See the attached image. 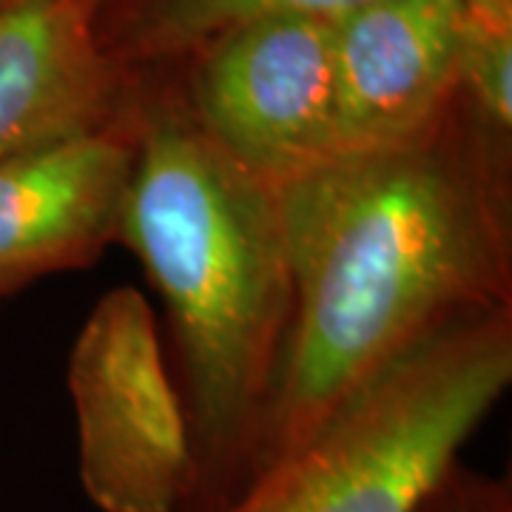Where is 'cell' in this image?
<instances>
[{
    "instance_id": "3957f363",
    "label": "cell",
    "mask_w": 512,
    "mask_h": 512,
    "mask_svg": "<svg viewBox=\"0 0 512 512\" xmlns=\"http://www.w3.org/2000/svg\"><path fill=\"white\" fill-rule=\"evenodd\" d=\"M512 384V308L427 336L202 512H419Z\"/></svg>"
},
{
    "instance_id": "7a4b0ae2",
    "label": "cell",
    "mask_w": 512,
    "mask_h": 512,
    "mask_svg": "<svg viewBox=\"0 0 512 512\" xmlns=\"http://www.w3.org/2000/svg\"><path fill=\"white\" fill-rule=\"evenodd\" d=\"M131 137L117 242L163 296L185 376L194 498L208 487L211 510L245 478L291 325L279 188L217 146L188 103H148Z\"/></svg>"
},
{
    "instance_id": "ba28073f",
    "label": "cell",
    "mask_w": 512,
    "mask_h": 512,
    "mask_svg": "<svg viewBox=\"0 0 512 512\" xmlns=\"http://www.w3.org/2000/svg\"><path fill=\"white\" fill-rule=\"evenodd\" d=\"M86 0L0 6V163L114 126L117 72Z\"/></svg>"
},
{
    "instance_id": "52a82bcc",
    "label": "cell",
    "mask_w": 512,
    "mask_h": 512,
    "mask_svg": "<svg viewBox=\"0 0 512 512\" xmlns=\"http://www.w3.org/2000/svg\"><path fill=\"white\" fill-rule=\"evenodd\" d=\"M131 163L134 137L120 126L0 163V299L103 254Z\"/></svg>"
},
{
    "instance_id": "6da1fadb",
    "label": "cell",
    "mask_w": 512,
    "mask_h": 512,
    "mask_svg": "<svg viewBox=\"0 0 512 512\" xmlns=\"http://www.w3.org/2000/svg\"><path fill=\"white\" fill-rule=\"evenodd\" d=\"M276 188L291 325L242 484L427 336L512 308L510 137L461 94L402 143Z\"/></svg>"
},
{
    "instance_id": "277c9868",
    "label": "cell",
    "mask_w": 512,
    "mask_h": 512,
    "mask_svg": "<svg viewBox=\"0 0 512 512\" xmlns=\"http://www.w3.org/2000/svg\"><path fill=\"white\" fill-rule=\"evenodd\" d=\"M77 473L100 512H180L197 493V458L157 316L131 285L106 291L69 353Z\"/></svg>"
},
{
    "instance_id": "4fadbf2b",
    "label": "cell",
    "mask_w": 512,
    "mask_h": 512,
    "mask_svg": "<svg viewBox=\"0 0 512 512\" xmlns=\"http://www.w3.org/2000/svg\"><path fill=\"white\" fill-rule=\"evenodd\" d=\"M3 3H6V0H0V6H3Z\"/></svg>"
},
{
    "instance_id": "7c38bea8",
    "label": "cell",
    "mask_w": 512,
    "mask_h": 512,
    "mask_svg": "<svg viewBox=\"0 0 512 512\" xmlns=\"http://www.w3.org/2000/svg\"><path fill=\"white\" fill-rule=\"evenodd\" d=\"M86 3H89V6H94V9H97V6H100L103 0H86Z\"/></svg>"
},
{
    "instance_id": "30bf717a",
    "label": "cell",
    "mask_w": 512,
    "mask_h": 512,
    "mask_svg": "<svg viewBox=\"0 0 512 512\" xmlns=\"http://www.w3.org/2000/svg\"><path fill=\"white\" fill-rule=\"evenodd\" d=\"M458 94L478 117L510 137L512 128V0H461Z\"/></svg>"
},
{
    "instance_id": "5b68a950",
    "label": "cell",
    "mask_w": 512,
    "mask_h": 512,
    "mask_svg": "<svg viewBox=\"0 0 512 512\" xmlns=\"http://www.w3.org/2000/svg\"><path fill=\"white\" fill-rule=\"evenodd\" d=\"M188 109L256 177L282 185L333 157V20L268 15L194 52Z\"/></svg>"
},
{
    "instance_id": "8fae6325",
    "label": "cell",
    "mask_w": 512,
    "mask_h": 512,
    "mask_svg": "<svg viewBox=\"0 0 512 512\" xmlns=\"http://www.w3.org/2000/svg\"><path fill=\"white\" fill-rule=\"evenodd\" d=\"M419 512H512L510 481L476 473L458 461L424 498Z\"/></svg>"
},
{
    "instance_id": "8992f818",
    "label": "cell",
    "mask_w": 512,
    "mask_h": 512,
    "mask_svg": "<svg viewBox=\"0 0 512 512\" xmlns=\"http://www.w3.org/2000/svg\"><path fill=\"white\" fill-rule=\"evenodd\" d=\"M461 0H370L333 18V157L402 143L458 97Z\"/></svg>"
},
{
    "instance_id": "9c48e42d",
    "label": "cell",
    "mask_w": 512,
    "mask_h": 512,
    "mask_svg": "<svg viewBox=\"0 0 512 512\" xmlns=\"http://www.w3.org/2000/svg\"><path fill=\"white\" fill-rule=\"evenodd\" d=\"M370 0H143L123 26L120 52L134 60L194 55L245 20L268 15L339 18Z\"/></svg>"
}]
</instances>
